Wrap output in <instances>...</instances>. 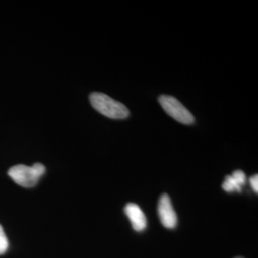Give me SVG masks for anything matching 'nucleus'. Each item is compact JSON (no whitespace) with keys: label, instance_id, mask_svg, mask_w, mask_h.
<instances>
[{"label":"nucleus","instance_id":"obj_1","mask_svg":"<svg viewBox=\"0 0 258 258\" xmlns=\"http://www.w3.org/2000/svg\"><path fill=\"white\" fill-rule=\"evenodd\" d=\"M89 100L93 107L107 118L121 120L128 117L129 110L127 107L122 103L111 99L109 96L105 94L92 93L89 97Z\"/></svg>","mask_w":258,"mask_h":258},{"label":"nucleus","instance_id":"obj_2","mask_svg":"<svg viewBox=\"0 0 258 258\" xmlns=\"http://www.w3.org/2000/svg\"><path fill=\"white\" fill-rule=\"evenodd\" d=\"M45 171V166L39 163L35 164L33 166L18 165L10 168L8 175L16 184L24 187H33L38 183Z\"/></svg>","mask_w":258,"mask_h":258},{"label":"nucleus","instance_id":"obj_3","mask_svg":"<svg viewBox=\"0 0 258 258\" xmlns=\"http://www.w3.org/2000/svg\"><path fill=\"white\" fill-rule=\"evenodd\" d=\"M159 102L163 109L174 120L184 124L194 123V117L192 114L175 98L164 95L159 98Z\"/></svg>","mask_w":258,"mask_h":258},{"label":"nucleus","instance_id":"obj_4","mask_svg":"<svg viewBox=\"0 0 258 258\" xmlns=\"http://www.w3.org/2000/svg\"><path fill=\"white\" fill-rule=\"evenodd\" d=\"M158 214L160 221L166 229H174L177 226V214L167 194H163L160 197L158 203Z\"/></svg>","mask_w":258,"mask_h":258},{"label":"nucleus","instance_id":"obj_5","mask_svg":"<svg viewBox=\"0 0 258 258\" xmlns=\"http://www.w3.org/2000/svg\"><path fill=\"white\" fill-rule=\"evenodd\" d=\"M124 212L128 217L129 221L132 225L134 231H143L147 229V217L138 205L128 203L124 208Z\"/></svg>","mask_w":258,"mask_h":258},{"label":"nucleus","instance_id":"obj_6","mask_svg":"<svg viewBox=\"0 0 258 258\" xmlns=\"http://www.w3.org/2000/svg\"><path fill=\"white\" fill-rule=\"evenodd\" d=\"M247 183L246 174L242 170H235L231 175L226 177L222 187L227 192H241L242 187Z\"/></svg>","mask_w":258,"mask_h":258},{"label":"nucleus","instance_id":"obj_7","mask_svg":"<svg viewBox=\"0 0 258 258\" xmlns=\"http://www.w3.org/2000/svg\"><path fill=\"white\" fill-rule=\"evenodd\" d=\"M9 247V242L7 239V236L4 232L2 226L0 225V255L5 253Z\"/></svg>","mask_w":258,"mask_h":258},{"label":"nucleus","instance_id":"obj_8","mask_svg":"<svg viewBox=\"0 0 258 258\" xmlns=\"http://www.w3.org/2000/svg\"><path fill=\"white\" fill-rule=\"evenodd\" d=\"M249 183L250 185L252 187V189L257 194L258 192V176L257 174H255L254 176H252L250 179H249Z\"/></svg>","mask_w":258,"mask_h":258},{"label":"nucleus","instance_id":"obj_9","mask_svg":"<svg viewBox=\"0 0 258 258\" xmlns=\"http://www.w3.org/2000/svg\"><path fill=\"white\" fill-rule=\"evenodd\" d=\"M235 258H244V257H242V256H237V257H235Z\"/></svg>","mask_w":258,"mask_h":258}]
</instances>
